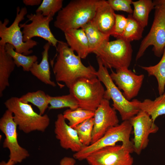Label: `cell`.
I'll list each match as a JSON object with an SVG mask.
<instances>
[{
    "label": "cell",
    "instance_id": "cell-14",
    "mask_svg": "<svg viewBox=\"0 0 165 165\" xmlns=\"http://www.w3.org/2000/svg\"><path fill=\"white\" fill-rule=\"evenodd\" d=\"M94 112L91 144L102 137L109 129L119 124L116 111L107 99L104 98Z\"/></svg>",
    "mask_w": 165,
    "mask_h": 165
},
{
    "label": "cell",
    "instance_id": "cell-8",
    "mask_svg": "<svg viewBox=\"0 0 165 165\" xmlns=\"http://www.w3.org/2000/svg\"><path fill=\"white\" fill-rule=\"evenodd\" d=\"M27 13L26 7L20 9L18 6L16 8L15 20L9 26H7L9 22L8 19H5L3 22L0 21V45L10 44L14 47L16 52L26 56L32 53L33 51L31 49L38 44L37 42L32 39L24 42L19 23L24 19V16Z\"/></svg>",
    "mask_w": 165,
    "mask_h": 165
},
{
    "label": "cell",
    "instance_id": "cell-17",
    "mask_svg": "<svg viewBox=\"0 0 165 165\" xmlns=\"http://www.w3.org/2000/svg\"><path fill=\"white\" fill-rule=\"evenodd\" d=\"M114 10L105 0H99L94 15L90 22L101 32L112 35L115 21Z\"/></svg>",
    "mask_w": 165,
    "mask_h": 165
},
{
    "label": "cell",
    "instance_id": "cell-5",
    "mask_svg": "<svg viewBox=\"0 0 165 165\" xmlns=\"http://www.w3.org/2000/svg\"><path fill=\"white\" fill-rule=\"evenodd\" d=\"M132 53L130 42L119 38L105 42L93 53L107 68L116 70L128 68Z\"/></svg>",
    "mask_w": 165,
    "mask_h": 165
},
{
    "label": "cell",
    "instance_id": "cell-28",
    "mask_svg": "<svg viewBox=\"0 0 165 165\" xmlns=\"http://www.w3.org/2000/svg\"><path fill=\"white\" fill-rule=\"evenodd\" d=\"M63 114L64 119L68 121V124L74 128L86 119L93 117L94 112L79 107L74 109H68Z\"/></svg>",
    "mask_w": 165,
    "mask_h": 165
},
{
    "label": "cell",
    "instance_id": "cell-3",
    "mask_svg": "<svg viewBox=\"0 0 165 165\" xmlns=\"http://www.w3.org/2000/svg\"><path fill=\"white\" fill-rule=\"evenodd\" d=\"M4 104L7 109L12 112L19 130L24 133L36 130L44 132L50 124V119L47 114H38L31 105L22 102L19 97H11Z\"/></svg>",
    "mask_w": 165,
    "mask_h": 165
},
{
    "label": "cell",
    "instance_id": "cell-22",
    "mask_svg": "<svg viewBox=\"0 0 165 165\" xmlns=\"http://www.w3.org/2000/svg\"><path fill=\"white\" fill-rule=\"evenodd\" d=\"M81 28L84 31L87 37L90 53H93L105 42L109 40L110 36L100 32L90 21Z\"/></svg>",
    "mask_w": 165,
    "mask_h": 165
},
{
    "label": "cell",
    "instance_id": "cell-7",
    "mask_svg": "<svg viewBox=\"0 0 165 165\" xmlns=\"http://www.w3.org/2000/svg\"><path fill=\"white\" fill-rule=\"evenodd\" d=\"M69 88L79 107L84 109L94 112L104 98L105 90L97 77L80 78Z\"/></svg>",
    "mask_w": 165,
    "mask_h": 165
},
{
    "label": "cell",
    "instance_id": "cell-11",
    "mask_svg": "<svg viewBox=\"0 0 165 165\" xmlns=\"http://www.w3.org/2000/svg\"><path fill=\"white\" fill-rule=\"evenodd\" d=\"M131 153L122 145H116L95 151L86 160L89 165H133Z\"/></svg>",
    "mask_w": 165,
    "mask_h": 165
},
{
    "label": "cell",
    "instance_id": "cell-30",
    "mask_svg": "<svg viewBox=\"0 0 165 165\" xmlns=\"http://www.w3.org/2000/svg\"><path fill=\"white\" fill-rule=\"evenodd\" d=\"M94 126L93 117L86 119L74 128L77 132L80 141L84 146L91 144Z\"/></svg>",
    "mask_w": 165,
    "mask_h": 165
},
{
    "label": "cell",
    "instance_id": "cell-33",
    "mask_svg": "<svg viewBox=\"0 0 165 165\" xmlns=\"http://www.w3.org/2000/svg\"><path fill=\"white\" fill-rule=\"evenodd\" d=\"M115 21L113 33L112 36L120 38L127 26V18L124 16L115 13Z\"/></svg>",
    "mask_w": 165,
    "mask_h": 165
},
{
    "label": "cell",
    "instance_id": "cell-34",
    "mask_svg": "<svg viewBox=\"0 0 165 165\" xmlns=\"http://www.w3.org/2000/svg\"><path fill=\"white\" fill-rule=\"evenodd\" d=\"M74 157L65 156L60 160L59 165H78Z\"/></svg>",
    "mask_w": 165,
    "mask_h": 165
},
{
    "label": "cell",
    "instance_id": "cell-18",
    "mask_svg": "<svg viewBox=\"0 0 165 165\" xmlns=\"http://www.w3.org/2000/svg\"><path fill=\"white\" fill-rule=\"evenodd\" d=\"M67 43L76 52L81 59H85L90 53L88 39L82 28L71 29L64 32Z\"/></svg>",
    "mask_w": 165,
    "mask_h": 165
},
{
    "label": "cell",
    "instance_id": "cell-1",
    "mask_svg": "<svg viewBox=\"0 0 165 165\" xmlns=\"http://www.w3.org/2000/svg\"><path fill=\"white\" fill-rule=\"evenodd\" d=\"M56 49L55 61L51 62V65L57 82H64L69 88L80 78L97 77V71L94 67L85 66L81 58L75 54L67 43L59 41Z\"/></svg>",
    "mask_w": 165,
    "mask_h": 165
},
{
    "label": "cell",
    "instance_id": "cell-6",
    "mask_svg": "<svg viewBox=\"0 0 165 165\" xmlns=\"http://www.w3.org/2000/svg\"><path fill=\"white\" fill-rule=\"evenodd\" d=\"M97 76L106 88L104 98L113 101V108L119 113L123 121L129 120L140 111L132 101L127 100L111 79L107 68L97 58Z\"/></svg>",
    "mask_w": 165,
    "mask_h": 165
},
{
    "label": "cell",
    "instance_id": "cell-21",
    "mask_svg": "<svg viewBox=\"0 0 165 165\" xmlns=\"http://www.w3.org/2000/svg\"><path fill=\"white\" fill-rule=\"evenodd\" d=\"M16 64L12 57L6 51L5 45H0V97L9 86V78Z\"/></svg>",
    "mask_w": 165,
    "mask_h": 165
},
{
    "label": "cell",
    "instance_id": "cell-23",
    "mask_svg": "<svg viewBox=\"0 0 165 165\" xmlns=\"http://www.w3.org/2000/svg\"><path fill=\"white\" fill-rule=\"evenodd\" d=\"M134 10L133 17L144 28L147 25L149 14L154 9L153 1L151 0H139L132 1Z\"/></svg>",
    "mask_w": 165,
    "mask_h": 165
},
{
    "label": "cell",
    "instance_id": "cell-12",
    "mask_svg": "<svg viewBox=\"0 0 165 165\" xmlns=\"http://www.w3.org/2000/svg\"><path fill=\"white\" fill-rule=\"evenodd\" d=\"M27 17L31 22L19 24L20 28L23 29L24 42L32 39L34 37H38L43 38L56 48L59 41L55 37L49 26L53 17L44 16L41 12L28 15Z\"/></svg>",
    "mask_w": 165,
    "mask_h": 165
},
{
    "label": "cell",
    "instance_id": "cell-35",
    "mask_svg": "<svg viewBox=\"0 0 165 165\" xmlns=\"http://www.w3.org/2000/svg\"><path fill=\"white\" fill-rule=\"evenodd\" d=\"M24 3L26 6H34L40 5L42 0H23Z\"/></svg>",
    "mask_w": 165,
    "mask_h": 165
},
{
    "label": "cell",
    "instance_id": "cell-32",
    "mask_svg": "<svg viewBox=\"0 0 165 165\" xmlns=\"http://www.w3.org/2000/svg\"><path fill=\"white\" fill-rule=\"evenodd\" d=\"M107 1L114 11H123L129 14H132L133 13L131 5L132 0H108Z\"/></svg>",
    "mask_w": 165,
    "mask_h": 165
},
{
    "label": "cell",
    "instance_id": "cell-36",
    "mask_svg": "<svg viewBox=\"0 0 165 165\" xmlns=\"http://www.w3.org/2000/svg\"><path fill=\"white\" fill-rule=\"evenodd\" d=\"M154 6H159L165 8V0H156L153 1Z\"/></svg>",
    "mask_w": 165,
    "mask_h": 165
},
{
    "label": "cell",
    "instance_id": "cell-2",
    "mask_svg": "<svg viewBox=\"0 0 165 165\" xmlns=\"http://www.w3.org/2000/svg\"><path fill=\"white\" fill-rule=\"evenodd\" d=\"M99 0L71 1L58 12L54 26L64 32L71 29L81 28L91 21Z\"/></svg>",
    "mask_w": 165,
    "mask_h": 165
},
{
    "label": "cell",
    "instance_id": "cell-26",
    "mask_svg": "<svg viewBox=\"0 0 165 165\" xmlns=\"http://www.w3.org/2000/svg\"><path fill=\"white\" fill-rule=\"evenodd\" d=\"M5 49L13 59L16 65L18 67L21 66L24 71L29 72L33 64L37 61L38 57L36 55L26 56L17 52L14 50V47L9 43L5 45Z\"/></svg>",
    "mask_w": 165,
    "mask_h": 165
},
{
    "label": "cell",
    "instance_id": "cell-31",
    "mask_svg": "<svg viewBox=\"0 0 165 165\" xmlns=\"http://www.w3.org/2000/svg\"><path fill=\"white\" fill-rule=\"evenodd\" d=\"M63 2V0H43L35 12H41L44 16L53 17L62 9Z\"/></svg>",
    "mask_w": 165,
    "mask_h": 165
},
{
    "label": "cell",
    "instance_id": "cell-10",
    "mask_svg": "<svg viewBox=\"0 0 165 165\" xmlns=\"http://www.w3.org/2000/svg\"><path fill=\"white\" fill-rule=\"evenodd\" d=\"M17 127L12 112L7 109L0 119V129L5 136L3 146L9 149V159L15 164L21 162L30 156L28 151L18 142Z\"/></svg>",
    "mask_w": 165,
    "mask_h": 165
},
{
    "label": "cell",
    "instance_id": "cell-19",
    "mask_svg": "<svg viewBox=\"0 0 165 165\" xmlns=\"http://www.w3.org/2000/svg\"><path fill=\"white\" fill-rule=\"evenodd\" d=\"M52 45L47 42L43 47L44 50L42 53V59L41 62L34 63L31 68L29 71L34 76L45 84L55 87L56 85L51 79V74L48 61V52Z\"/></svg>",
    "mask_w": 165,
    "mask_h": 165
},
{
    "label": "cell",
    "instance_id": "cell-9",
    "mask_svg": "<svg viewBox=\"0 0 165 165\" xmlns=\"http://www.w3.org/2000/svg\"><path fill=\"white\" fill-rule=\"evenodd\" d=\"M153 21L148 34L142 40L137 53L138 61L143 55L147 48L153 46L152 51L157 57L162 56L165 48V8L156 6Z\"/></svg>",
    "mask_w": 165,
    "mask_h": 165
},
{
    "label": "cell",
    "instance_id": "cell-13",
    "mask_svg": "<svg viewBox=\"0 0 165 165\" xmlns=\"http://www.w3.org/2000/svg\"><path fill=\"white\" fill-rule=\"evenodd\" d=\"M129 120L133 130L134 151L139 155L147 147L149 135L157 132L159 127L148 114L141 111Z\"/></svg>",
    "mask_w": 165,
    "mask_h": 165
},
{
    "label": "cell",
    "instance_id": "cell-20",
    "mask_svg": "<svg viewBox=\"0 0 165 165\" xmlns=\"http://www.w3.org/2000/svg\"><path fill=\"white\" fill-rule=\"evenodd\" d=\"M132 101L139 111L148 114L154 122L159 116L165 115V92L153 101L146 99L142 102L136 99Z\"/></svg>",
    "mask_w": 165,
    "mask_h": 165
},
{
    "label": "cell",
    "instance_id": "cell-37",
    "mask_svg": "<svg viewBox=\"0 0 165 165\" xmlns=\"http://www.w3.org/2000/svg\"><path fill=\"white\" fill-rule=\"evenodd\" d=\"M15 163L13 161L9 159L7 162L2 161L0 163V165H14Z\"/></svg>",
    "mask_w": 165,
    "mask_h": 165
},
{
    "label": "cell",
    "instance_id": "cell-25",
    "mask_svg": "<svg viewBox=\"0 0 165 165\" xmlns=\"http://www.w3.org/2000/svg\"><path fill=\"white\" fill-rule=\"evenodd\" d=\"M140 67L147 72L149 76L155 77L158 82L159 94H162L164 92L165 86V48L162 58L157 64L148 67Z\"/></svg>",
    "mask_w": 165,
    "mask_h": 165
},
{
    "label": "cell",
    "instance_id": "cell-24",
    "mask_svg": "<svg viewBox=\"0 0 165 165\" xmlns=\"http://www.w3.org/2000/svg\"><path fill=\"white\" fill-rule=\"evenodd\" d=\"M50 95L41 90L29 92L19 97L23 102L31 103L39 109V114L42 115L49 106Z\"/></svg>",
    "mask_w": 165,
    "mask_h": 165
},
{
    "label": "cell",
    "instance_id": "cell-15",
    "mask_svg": "<svg viewBox=\"0 0 165 165\" xmlns=\"http://www.w3.org/2000/svg\"><path fill=\"white\" fill-rule=\"evenodd\" d=\"M110 76L118 88L123 91V94L130 101L137 96L144 78L143 74L138 75L128 68L116 69Z\"/></svg>",
    "mask_w": 165,
    "mask_h": 165
},
{
    "label": "cell",
    "instance_id": "cell-29",
    "mask_svg": "<svg viewBox=\"0 0 165 165\" xmlns=\"http://www.w3.org/2000/svg\"><path fill=\"white\" fill-rule=\"evenodd\" d=\"M79 107L78 102L71 94L61 96H49L48 109H59L68 108L74 109Z\"/></svg>",
    "mask_w": 165,
    "mask_h": 165
},
{
    "label": "cell",
    "instance_id": "cell-27",
    "mask_svg": "<svg viewBox=\"0 0 165 165\" xmlns=\"http://www.w3.org/2000/svg\"><path fill=\"white\" fill-rule=\"evenodd\" d=\"M132 15L129 14L127 17V26L119 38L129 42L140 39L142 37L144 28L133 17Z\"/></svg>",
    "mask_w": 165,
    "mask_h": 165
},
{
    "label": "cell",
    "instance_id": "cell-4",
    "mask_svg": "<svg viewBox=\"0 0 165 165\" xmlns=\"http://www.w3.org/2000/svg\"><path fill=\"white\" fill-rule=\"evenodd\" d=\"M133 129L129 121H123L120 124L109 129L103 136L95 142L88 146H84L80 151L75 153L73 157L76 160H86L90 155L103 148L116 145L121 142L122 145L132 153L134 151L133 142L130 140Z\"/></svg>",
    "mask_w": 165,
    "mask_h": 165
},
{
    "label": "cell",
    "instance_id": "cell-16",
    "mask_svg": "<svg viewBox=\"0 0 165 165\" xmlns=\"http://www.w3.org/2000/svg\"><path fill=\"white\" fill-rule=\"evenodd\" d=\"M62 114L57 115L54 123L56 138L62 148L78 152L84 146L80 141L75 130L67 124Z\"/></svg>",
    "mask_w": 165,
    "mask_h": 165
}]
</instances>
